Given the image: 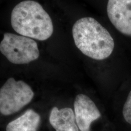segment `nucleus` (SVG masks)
<instances>
[{"label": "nucleus", "instance_id": "obj_1", "mask_svg": "<svg viewBox=\"0 0 131 131\" xmlns=\"http://www.w3.org/2000/svg\"><path fill=\"white\" fill-rule=\"evenodd\" d=\"M75 45L86 56L103 60L114 51L115 42L110 33L92 17L80 18L72 27Z\"/></svg>", "mask_w": 131, "mask_h": 131}, {"label": "nucleus", "instance_id": "obj_2", "mask_svg": "<svg viewBox=\"0 0 131 131\" xmlns=\"http://www.w3.org/2000/svg\"><path fill=\"white\" fill-rule=\"evenodd\" d=\"M11 25L16 32L24 37L45 41L51 37L53 26L50 16L37 1H21L13 9Z\"/></svg>", "mask_w": 131, "mask_h": 131}, {"label": "nucleus", "instance_id": "obj_3", "mask_svg": "<svg viewBox=\"0 0 131 131\" xmlns=\"http://www.w3.org/2000/svg\"><path fill=\"white\" fill-rule=\"evenodd\" d=\"M0 52L15 64H24L35 61L40 56L37 42L30 38L5 33L0 42Z\"/></svg>", "mask_w": 131, "mask_h": 131}, {"label": "nucleus", "instance_id": "obj_4", "mask_svg": "<svg viewBox=\"0 0 131 131\" xmlns=\"http://www.w3.org/2000/svg\"><path fill=\"white\" fill-rule=\"evenodd\" d=\"M34 96L29 84L9 78L0 89V112L9 115L18 112L32 101Z\"/></svg>", "mask_w": 131, "mask_h": 131}, {"label": "nucleus", "instance_id": "obj_5", "mask_svg": "<svg viewBox=\"0 0 131 131\" xmlns=\"http://www.w3.org/2000/svg\"><path fill=\"white\" fill-rule=\"evenodd\" d=\"M107 13L119 32L131 37V0H108Z\"/></svg>", "mask_w": 131, "mask_h": 131}, {"label": "nucleus", "instance_id": "obj_6", "mask_svg": "<svg viewBox=\"0 0 131 131\" xmlns=\"http://www.w3.org/2000/svg\"><path fill=\"white\" fill-rule=\"evenodd\" d=\"M74 113L80 131H90L92 123L101 117V113L96 104L84 94H78L75 97Z\"/></svg>", "mask_w": 131, "mask_h": 131}, {"label": "nucleus", "instance_id": "obj_7", "mask_svg": "<svg viewBox=\"0 0 131 131\" xmlns=\"http://www.w3.org/2000/svg\"><path fill=\"white\" fill-rule=\"evenodd\" d=\"M49 122L56 131H79L75 113L71 108L59 109L53 107L50 111Z\"/></svg>", "mask_w": 131, "mask_h": 131}, {"label": "nucleus", "instance_id": "obj_8", "mask_svg": "<svg viewBox=\"0 0 131 131\" xmlns=\"http://www.w3.org/2000/svg\"><path fill=\"white\" fill-rule=\"evenodd\" d=\"M40 122V115L32 109H29L10 122L6 126V131H37Z\"/></svg>", "mask_w": 131, "mask_h": 131}, {"label": "nucleus", "instance_id": "obj_9", "mask_svg": "<svg viewBox=\"0 0 131 131\" xmlns=\"http://www.w3.org/2000/svg\"><path fill=\"white\" fill-rule=\"evenodd\" d=\"M123 115L126 122L131 124V91L124 103L123 109Z\"/></svg>", "mask_w": 131, "mask_h": 131}]
</instances>
